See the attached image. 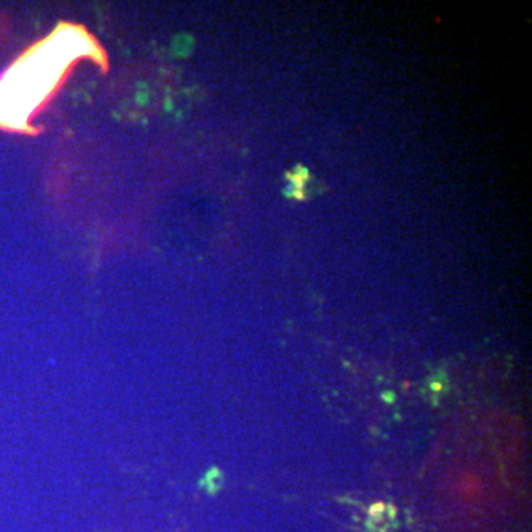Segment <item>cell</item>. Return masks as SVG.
I'll return each mask as SVG.
<instances>
[{"label": "cell", "mask_w": 532, "mask_h": 532, "mask_svg": "<svg viewBox=\"0 0 532 532\" xmlns=\"http://www.w3.org/2000/svg\"><path fill=\"white\" fill-rule=\"evenodd\" d=\"M102 52L83 28L62 26L36 45L6 73L0 83V124L23 129L31 112L56 87L68 65L79 56Z\"/></svg>", "instance_id": "6da1fadb"}]
</instances>
